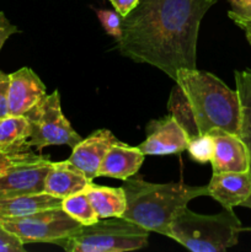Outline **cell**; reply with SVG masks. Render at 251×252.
<instances>
[{
    "mask_svg": "<svg viewBox=\"0 0 251 252\" xmlns=\"http://www.w3.org/2000/svg\"><path fill=\"white\" fill-rule=\"evenodd\" d=\"M217 0H139L122 17L117 41L123 57L155 66L176 78L179 69H196L202 19Z\"/></svg>",
    "mask_w": 251,
    "mask_h": 252,
    "instance_id": "1",
    "label": "cell"
},
{
    "mask_svg": "<svg viewBox=\"0 0 251 252\" xmlns=\"http://www.w3.org/2000/svg\"><path fill=\"white\" fill-rule=\"evenodd\" d=\"M167 110L186 130L189 139L224 129L240 132V100L214 74L197 69L177 70Z\"/></svg>",
    "mask_w": 251,
    "mask_h": 252,
    "instance_id": "2",
    "label": "cell"
},
{
    "mask_svg": "<svg viewBox=\"0 0 251 252\" xmlns=\"http://www.w3.org/2000/svg\"><path fill=\"white\" fill-rule=\"evenodd\" d=\"M123 189L127 196L123 218L165 236H169L170 224L189 201L208 196L207 186L150 184L142 180H126Z\"/></svg>",
    "mask_w": 251,
    "mask_h": 252,
    "instance_id": "3",
    "label": "cell"
},
{
    "mask_svg": "<svg viewBox=\"0 0 251 252\" xmlns=\"http://www.w3.org/2000/svg\"><path fill=\"white\" fill-rule=\"evenodd\" d=\"M241 231L244 228L233 209L206 216L185 207L170 224L169 238L193 252H223L238 244Z\"/></svg>",
    "mask_w": 251,
    "mask_h": 252,
    "instance_id": "4",
    "label": "cell"
},
{
    "mask_svg": "<svg viewBox=\"0 0 251 252\" xmlns=\"http://www.w3.org/2000/svg\"><path fill=\"white\" fill-rule=\"evenodd\" d=\"M149 233L123 217L106 218L90 225H81L71 235L54 244L68 252L134 251L148 245Z\"/></svg>",
    "mask_w": 251,
    "mask_h": 252,
    "instance_id": "5",
    "label": "cell"
},
{
    "mask_svg": "<svg viewBox=\"0 0 251 252\" xmlns=\"http://www.w3.org/2000/svg\"><path fill=\"white\" fill-rule=\"evenodd\" d=\"M31 126L27 144L41 152L51 145H68L73 149L83 138L62 112L61 95L56 90L26 113Z\"/></svg>",
    "mask_w": 251,
    "mask_h": 252,
    "instance_id": "6",
    "label": "cell"
},
{
    "mask_svg": "<svg viewBox=\"0 0 251 252\" xmlns=\"http://www.w3.org/2000/svg\"><path fill=\"white\" fill-rule=\"evenodd\" d=\"M0 224L24 244H54L71 235L81 226L62 207L43 209L17 218L2 219Z\"/></svg>",
    "mask_w": 251,
    "mask_h": 252,
    "instance_id": "7",
    "label": "cell"
},
{
    "mask_svg": "<svg viewBox=\"0 0 251 252\" xmlns=\"http://www.w3.org/2000/svg\"><path fill=\"white\" fill-rule=\"evenodd\" d=\"M51 165L48 158L37 154L10 166L0 175V198L44 192V180Z\"/></svg>",
    "mask_w": 251,
    "mask_h": 252,
    "instance_id": "8",
    "label": "cell"
},
{
    "mask_svg": "<svg viewBox=\"0 0 251 252\" xmlns=\"http://www.w3.org/2000/svg\"><path fill=\"white\" fill-rule=\"evenodd\" d=\"M147 139L139 144L144 155L179 154L187 149L189 138L174 116L152 121L147 127Z\"/></svg>",
    "mask_w": 251,
    "mask_h": 252,
    "instance_id": "9",
    "label": "cell"
},
{
    "mask_svg": "<svg viewBox=\"0 0 251 252\" xmlns=\"http://www.w3.org/2000/svg\"><path fill=\"white\" fill-rule=\"evenodd\" d=\"M209 134L214 139V154L211 160L213 174L250 171V153L240 135L219 128L212 129Z\"/></svg>",
    "mask_w": 251,
    "mask_h": 252,
    "instance_id": "10",
    "label": "cell"
},
{
    "mask_svg": "<svg viewBox=\"0 0 251 252\" xmlns=\"http://www.w3.org/2000/svg\"><path fill=\"white\" fill-rule=\"evenodd\" d=\"M9 115L25 116L46 97V85L31 68L9 74Z\"/></svg>",
    "mask_w": 251,
    "mask_h": 252,
    "instance_id": "11",
    "label": "cell"
},
{
    "mask_svg": "<svg viewBox=\"0 0 251 252\" xmlns=\"http://www.w3.org/2000/svg\"><path fill=\"white\" fill-rule=\"evenodd\" d=\"M116 140L117 138L112 134L111 130H96L88 138L81 139L73 148L68 161L81 170L93 181L95 177H98L97 174L101 162L107 150Z\"/></svg>",
    "mask_w": 251,
    "mask_h": 252,
    "instance_id": "12",
    "label": "cell"
},
{
    "mask_svg": "<svg viewBox=\"0 0 251 252\" xmlns=\"http://www.w3.org/2000/svg\"><path fill=\"white\" fill-rule=\"evenodd\" d=\"M207 189L208 196L213 197L223 208L233 209L241 206L251 196V170L213 174Z\"/></svg>",
    "mask_w": 251,
    "mask_h": 252,
    "instance_id": "13",
    "label": "cell"
},
{
    "mask_svg": "<svg viewBox=\"0 0 251 252\" xmlns=\"http://www.w3.org/2000/svg\"><path fill=\"white\" fill-rule=\"evenodd\" d=\"M145 155L138 147L116 140L106 153L98 169L97 176L112 177L118 180H128L135 175L144 161Z\"/></svg>",
    "mask_w": 251,
    "mask_h": 252,
    "instance_id": "14",
    "label": "cell"
},
{
    "mask_svg": "<svg viewBox=\"0 0 251 252\" xmlns=\"http://www.w3.org/2000/svg\"><path fill=\"white\" fill-rule=\"evenodd\" d=\"M91 180L68 160L52 162L44 180V192L57 198L64 199L78 192L85 191Z\"/></svg>",
    "mask_w": 251,
    "mask_h": 252,
    "instance_id": "15",
    "label": "cell"
},
{
    "mask_svg": "<svg viewBox=\"0 0 251 252\" xmlns=\"http://www.w3.org/2000/svg\"><path fill=\"white\" fill-rule=\"evenodd\" d=\"M63 199L51 196L47 192L0 198V220L29 216L43 209L62 207Z\"/></svg>",
    "mask_w": 251,
    "mask_h": 252,
    "instance_id": "16",
    "label": "cell"
},
{
    "mask_svg": "<svg viewBox=\"0 0 251 252\" xmlns=\"http://www.w3.org/2000/svg\"><path fill=\"white\" fill-rule=\"evenodd\" d=\"M85 192L100 219L123 217L127 208V196L123 187L98 186L91 182Z\"/></svg>",
    "mask_w": 251,
    "mask_h": 252,
    "instance_id": "17",
    "label": "cell"
},
{
    "mask_svg": "<svg viewBox=\"0 0 251 252\" xmlns=\"http://www.w3.org/2000/svg\"><path fill=\"white\" fill-rule=\"evenodd\" d=\"M31 126L26 116L7 115L0 118V148L5 150L31 149L27 140Z\"/></svg>",
    "mask_w": 251,
    "mask_h": 252,
    "instance_id": "18",
    "label": "cell"
},
{
    "mask_svg": "<svg viewBox=\"0 0 251 252\" xmlns=\"http://www.w3.org/2000/svg\"><path fill=\"white\" fill-rule=\"evenodd\" d=\"M236 91L240 100V135L251 158V70L235 71Z\"/></svg>",
    "mask_w": 251,
    "mask_h": 252,
    "instance_id": "19",
    "label": "cell"
},
{
    "mask_svg": "<svg viewBox=\"0 0 251 252\" xmlns=\"http://www.w3.org/2000/svg\"><path fill=\"white\" fill-rule=\"evenodd\" d=\"M62 208L71 218L78 220L81 225H90L100 219L94 207L91 206V202L85 191L78 192L64 198L62 201Z\"/></svg>",
    "mask_w": 251,
    "mask_h": 252,
    "instance_id": "20",
    "label": "cell"
},
{
    "mask_svg": "<svg viewBox=\"0 0 251 252\" xmlns=\"http://www.w3.org/2000/svg\"><path fill=\"white\" fill-rule=\"evenodd\" d=\"M189 155L197 162H211L214 154V139L209 133L198 135L189 139L188 147H187Z\"/></svg>",
    "mask_w": 251,
    "mask_h": 252,
    "instance_id": "21",
    "label": "cell"
},
{
    "mask_svg": "<svg viewBox=\"0 0 251 252\" xmlns=\"http://www.w3.org/2000/svg\"><path fill=\"white\" fill-rule=\"evenodd\" d=\"M96 14L106 33L118 41L122 37V16L116 10H97Z\"/></svg>",
    "mask_w": 251,
    "mask_h": 252,
    "instance_id": "22",
    "label": "cell"
},
{
    "mask_svg": "<svg viewBox=\"0 0 251 252\" xmlns=\"http://www.w3.org/2000/svg\"><path fill=\"white\" fill-rule=\"evenodd\" d=\"M37 155L36 153L32 152L31 149H22V150H5L0 148V175L9 169L12 165L17 162L25 161V160L33 158Z\"/></svg>",
    "mask_w": 251,
    "mask_h": 252,
    "instance_id": "23",
    "label": "cell"
},
{
    "mask_svg": "<svg viewBox=\"0 0 251 252\" xmlns=\"http://www.w3.org/2000/svg\"><path fill=\"white\" fill-rule=\"evenodd\" d=\"M0 252H25L24 243L0 224Z\"/></svg>",
    "mask_w": 251,
    "mask_h": 252,
    "instance_id": "24",
    "label": "cell"
},
{
    "mask_svg": "<svg viewBox=\"0 0 251 252\" xmlns=\"http://www.w3.org/2000/svg\"><path fill=\"white\" fill-rule=\"evenodd\" d=\"M230 5L228 15L231 20H251V0H228Z\"/></svg>",
    "mask_w": 251,
    "mask_h": 252,
    "instance_id": "25",
    "label": "cell"
},
{
    "mask_svg": "<svg viewBox=\"0 0 251 252\" xmlns=\"http://www.w3.org/2000/svg\"><path fill=\"white\" fill-rule=\"evenodd\" d=\"M10 76L0 70V118L9 115Z\"/></svg>",
    "mask_w": 251,
    "mask_h": 252,
    "instance_id": "26",
    "label": "cell"
},
{
    "mask_svg": "<svg viewBox=\"0 0 251 252\" xmlns=\"http://www.w3.org/2000/svg\"><path fill=\"white\" fill-rule=\"evenodd\" d=\"M16 32H19L17 27L6 19L4 12H0V49L2 48L7 38Z\"/></svg>",
    "mask_w": 251,
    "mask_h": 252,
    "instance_id": "27",
    "label": "cell"
},
{
    "mask_svg": "<svg viewBox=\"0 0 251 252\" xmlns=\"http://www.w3.org/2000/svg\"><path fill=\"white\" fill-rule=\"evenodd\" d=\"M110 1L116 9V11L123 17L137 6L139 0H110Z\"/></svg>",
    "mask_w": 251,
    "mask_h": 252,
    "instance_id": "28",
    "label": "cell"
},
{
    "mask_svg": "<svg viewBox=\"0 0 251 252\" xmlns=\"http://www.w3.org/2000/svg\"><path fill=\"white\" fill-rule=\"evenodd\" d=\"M234 22L245 32V36L248 38L249 43L251 44V20H241V19H234Z\"/></svg>",
    "mask_w": 251,
    "mask_h": 252,
    "instance_id": "29",
    "label": "cell"
},
{
    "mask_svg": "<svg viewBox=\"0 0 251 252\" xmlns=\"http://www.w3.org/2000/svg\"><path fill=\"white\" fill-rule=\"evenodd\" d=\"M241 207H246V208H250L251 209V196L249 197V198L246 199V201L244 202L243 204H241Z\"/></svg>",
    "mask_w": 251,
    "mask_h": 252,
    "instance_id": "30",
    "label": "cell"
},
{
    "mask_svg": "<svg viewBox=\"0 0 251 252\" xmlns=\"http://www.w3.org/2000/svg\"><path fill=\"white\" fill-rule=\"evenodd\" d=\"M244 230H249V231H251V228H244Z\"/></svg>",
    "mask_w": 251,
    "mask_h": 252,
    "instance_id": "31",
    "label": "cell"
}]
</instances>
